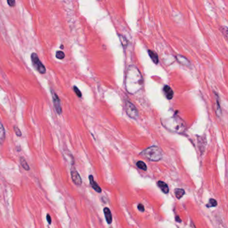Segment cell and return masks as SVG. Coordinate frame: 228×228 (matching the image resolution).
Instances as JSON below:
<instances>
[{
    "instance_id": "obj_1",
    "label": "cell",
    "mask_w": 228,
    "mask_h": 228,
    "mask_svg": "<svg viewBox=\"0 0 228 228\" xmlns=\"http://www.w3.org/2000/svg\"><path fill=\"white\" fill-rule=\"evenodd\" d=\"M126 89L129 93L135 94L141 90L143 79L138 68L134 66L129 67L126 74Z\"/></svg>"
},
{
    "instance_id": "obj_2",
    "label": "cell",
    "mask_w": 228,
    "mask_h": 228,
    "mask_svg": "<svg viewBox=\"0 0 228 228\" xmlns=\"http://www.w3.org/2000/svg\"><path fill=\"white\" fill-rule=\"evenodd\" d=\"M163 124L165 128L173 133H181L185 130L186 128L185 122L177 116L166 119L163 121Z\"/></svg>"
},
{
    "instance_id": "obj_3",
    "label": "cell",
    "mask_w": 228,
    "mask_h": 228,
    "mask_svg": "<svg viewBox=\"0 0 228 228\" xmlns=\"http://www.w3.org/2000/svg\"><path fill=\"white\" fill-rule=\"evenodd\" d=\"M141 154L152 162H158L163 158V152L157 146H150V147L144 150Z\"/></svg>"
},
{
    "instance_id": "obj_4",
    "label": "cell",
    "mask_w": 228,
    "mask_h": 228,
    "mask_svg": "<svg viewBox=\"0 0 228 228\" xmlns=\"http://www.w3.org/2000/svg\"><path fill=\"white\" fill-rule=\"evenodd\" d=\"M125 106H126V113L127 116L134 120L137 119L139 117V112L134 104L129 100H126Z\"/></svg>"
},
{
    "instance_id": "obj_5",
    "label": "cell",
    "mask_w": 228,
    "mask_h": 228,
    "mask_svg": "<svg viewBox=\"0 0 228 228\" xmlns=\"http://www.w3.org/2000/svg\"><path fill=\"white\" fill-rule=\"evenodd\" d=\"M31 59H32V64L33 65V66L35 68V69H36L40 74H45L46 72V70L45 66H44L42 63L40 62V60H39L38 56L37 55V54L35 53H32V55H31Z\"/></svg>"
},
{
    "instance_id": "obj_6",
    "label": "cell",
    "mask_w": 228,
    "mask_h": 228,
    "mask_svg": "<svg viewBox=\"0 0 228 228\" xmlns=\"http://www.w3.org/2000/svg\"><path fill=\"white\" fill-rule=\"evenodd\" d=\"M51 92H52V100H53L54 108H55L56 112H57L58 114H61L62 112V110L61 102H60V98L58 97V95L55 93V91L52 90Z\"/></svg>"
},
{
    "instance_id": "obj_7",
    "label": "cell",
    "mask_w": 228,
    "mask_h": 228,
    "mask_svg": "<svg viewBox=\"0 0 228 228\" xmlns=\"http://www.w3.org/2000/svg\"><path fill=\"white\" fill-rule=\"evenodd\" d=\"M71 177H72V179L74 184H76L78 186L82 185V181L81 177L80 176V175H79V173L76 170H75V169H72L71 170Z\"/></svg>"
},
{
    "instance_id": "obj_8",
    "label": "cell",
    "mask_w": 228,
    "mask_h": 228,
    "mask_svg": "<svg viewBox=\"0 0 228 228\" xmlns=\"http://www.w3.org/2000/svg\"><path fill=\"white\" fill-rule=\"evenodd\" d=\"M89 180H90V183H91V185L92 186V187H93L96 191L98 192V193H101V191H102L101 188L100 187V186L98 185V184L97 183V182H96V181L94 180L93 176L92 175H89Z\"/></svg>"
},
{
    "instance_id": "obj_9",
    "label": "cell",
    "mask_w": 228,
    "mask_h": 228,
    "mask_svg": "<svg viewBox=\"0 0 228 228\" xmlns=\"http://www.w3.org/2000/svg\"><path fill=\"white\" fill-rule=\"evenodd\" d=\"M163 91H164L165 94V95H166L167 99H172L174 93H173L172 89H171L170 87L168 86V85H165L164 87H163Z\"/></svg>"
},
{
    "instance_id": "obj_10",
    "label": "cell",
    "mask_w": 228,
    "mask_h": 228,
    "mask_svg": "<svg viewBox=\"0 0 228 228\" xmlns=\"http://www.w3.org/2000/svg\"><path fill=\"white\" fill-rule=\"evenodd\" d=\"M104 215H105V217H106V222H107L108 224H110L112 221V213H111V212H110V210L108 208H104Z\"/></svg>"
},
{
    "instance_id": "obj_11",
    "label": "cell",
    "mask_w": 228,
    "mask_h": 228,
    "mask_svg": "<svg viewBox=\"0 0 228 228\" xmlns=\"http://www.w3.org/2000/svg\"><path fill=\"white\" fill-rule=\"evenodd\" d=\"M157 185L161 189V191L163 192L164 193H168L169 191V189L168 187V185H167L166 183L163 182L162 181H159L157 182Z\"/></svg>"
},
{
    "instance_id": "obj_12",
    "label": "cell",
    "mask_w": 228,
    "mask_h": 228,
    "mask_svg": "<svg viewBox=\"0 0 228 228\" xmlns=\"http://www.w3.org/2000/svg\"><path fill=\"white\" fill-rule=\"evenodd\" d=\"M5 138V132L3 125L0 122V143H3Z\"/></svg>"
},
{
    "instance_id": "obj_13",
    "label": "cell",
    "mask_w": 228,
    "mask_h": 228,
    "mask_svg": "<svg viewBox=\"0 0 228 228\" xmlns=\"http://www.w3.org/2000/svg\"><path fill=\"white\" fill-rule=\"evenodd\" d=\"M148 55H149L150 58H151L152 61L155 64H157L159 63V58H158L157 55V54L154 53V51H151V50H148Z\"/></svg>"
},
{
    "instance_id": "obj_14",
    "label": "cell",
    "mask_w": 228,
    "mask_h": 228,
    "mask_svg": "<svg viewBox=\"0 0 228 228\" xmlns=\"http://www.w3.org/2000/svg\"><path fill=\"white\" fill-rule=\"evenodd\" d=\"M177 59L180 64H181L182 65H184V66H188L190 65V63L189 62V61H188L185 57H183V56L182 55L177 56Z\"/></svg>"
},
{
    "instance_id": "obj_15",
    "label": "cell",
    "mask_w": 228,
    "mask_h": 228,
    "mask_svg": "<svg viewBox=\"0 0 228 228\" xmlns=\"http://www.w3.org/2000/svg\"><path fill=\"white\" fill-rule=\"evenodd\" d=\"M20 160V164L22 165L23 168L26 171L30 170V166H29V165L28 164V163H27L26 160H25L24 157H21Z\"/></svg>"
},
{
    "instance_id": "obj_16",
    "label": "cell",
    "mask_w": 228,
    "mask_h": 228,
    "mask_svg": "<svg viewBox=\"0 0 228 228\" xmlns=\"http://www.w3.org/2000/svg\"><path fill=\"white\" fill-rule=\"evenodd\" d=\"M175 193L177 199H181L185 194V191L183 189L177 188V189H175Z\"/></svg>"
},
{
    "instance_id": "obj_17",
    "label": "cell",
    "mask_w": 228,
    "mask_h": 228,
    "mask_svg": "<svg viewBox=\"0 0 228 228\" xmlns=\"http://www.w3.org/2000/svg\"><path fill=\"white\" fill-rule=\"evenodd\" d=\"M137 166L139 167V169H143L144 171H146L147 169L146 164L143 162H141V161H139V162L137 163Z\"/></svg>"
},
{
    "instance_id": "obj_18",
    "label": "cell",
    "mask_w": 228,
    "mask_h": 228,
    "mask_svg": "<svg viewBox=\"0 0 228 228\" xmlns=\"http://www.w3.org/2000/svg\"><path fill=\"white\" fill-rule=\"evenodd\" d=\"M56 57L59 60H63L64 57H65V54H64L63 51H58L56 53Z\"/></svg>"
},
{
    "instance_id": "obj_19",
    "label": "cell",
    "mask_w": 228,
    "mask_h": 228,
    "mask_svg": "<svg viewBox=\"0 0 228 228\" xmlns=\"http://www.w3.org/2000/svg\"><path fill=\"white\" fill-rule=\"evenodd\" d=\"M218 97L216 98V105H217V109H216V111H217V115H218V116H221V110L220 109V106H219V101H218Z\"/></svg>"
},
{
    "instance_id": "obj_20",
    "label": "cell",
    "mask_w": 228,
    "mask_h": 228,
    "mask_svg": "<svg viewBox=\"0 0 228 228\" xmlns=\"http://www.w3.org/2000/svg\"><path fill=\"white\" fill-rule=\"evenodd\" d=\"M217 202L216 200H215L214 199H210V204L207 205V207L210 208V207H215L217 206Z\"/></svg>"
},
{
    "instance_id": "obj_21",
    "label": "cell",
    "mask_w": 228,
    "mask_h": 228,
    "mask_svg": "<svg viewBox=\"0 0 228 228\" xmlns=\"http://www.w3.org/2000/svg\"><path fill=\"white\" fill-rule=\"evenodd\" d=\"M14 131H15L16 134L17 135V136H18V137L22 136V132H21L20 129L18 128V127H17L16 125H14Z\"/></svg>"
},
{
    "instance_id": "obj_22",
    "label": "cell",
    "mask_w": 228,
    "mask_h": 228,
    "mask_svg": "<svg viewBox=\"0 0 228 228\" xmlns=\"http://www.w3.org/2000/svg\"><path fill=\"white\" fill-rule=\"evenodd\" d=\"M120 40L121 41V43H122V45L124 46H126L127 45V39L125 38L124 36H123V35H120Z\"/></svg>"
},
{
    "instance_id": "obj_23",
    "label": "cell",
    "mask_w": 228,
    "mask_h": 228,
    "mask_svg": "<svg viewBox=\"0 0 228 228\" xmlns=\"http://www.w3.org/2000/svg\"><path fill=\"white\" fill-rule=\"evenodd\" d=\"M74 90L75 91V93L79 97H82V93H81V91H80V89H79L78 87L76 86H74Z\"/></svg>"
},
{
    "instance_id": "obj_24",
    "label": "cell",
    "mask_w": 228,
    "mask_h": 228,
    "mask_svg": "<svg viewBox=\"0 0 228 228\" xmlns=\"http://www.w3.org/2000/svg\"><path fill=\"white\" fill-rule=\"evenodd\" d=\"M7 2L10 7H14L16 5L15 0H7Z\"/></svg>"
},
{
    "instance_id": "obj_25",
    "label": "cell",
    "mask_w": 228,
    "mask_h": 228,
    "mask_svg": "<svg viewBox=\"0 0 228 228\" xmlns=\"http://www.w3.org/2000/svg\"><path fill=\"white\" fill-rule=\"evenodd\" d=\"M138 209H139V210L140 211V212H143L144 211H145V208H144V206L142 204H139V205H138Z\"/></svg>"
},
{
    "instance_id": "obj_26",
    "label": "cell",
    "mask_w": 228,
    "mask_h": 228,
    "mask_svg": "<svg viewBox=\"0 0 228 228\" xmlns=\"http://www.w3.org/2000/svg\"><path fill=\"white\" fill-rule=\"evenodd\" d=\"M46 217H47V221H48V222L49 224H50V223H52L51 217H50V215L49 214H48V215H47V216H46Z\"/></svg>"
}]
</instances>
